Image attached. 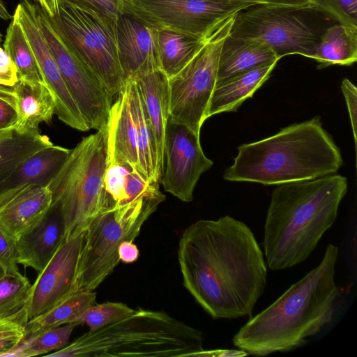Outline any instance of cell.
I'll use <instances>...</instances> for the list:
<instances>
[{
	"mask_svg": "<svg viewBox=\"0 0 357 357\" xmlns=\"http://www.w3.org/2000/svg\"><path fill=\"white\" fill-rule=\"evenodd\" d=\"M178 260L183 286L215 319L250 315L266 285L267 266L254 234L229 215L187 227Z\"/></svg>",
	"mask_w": 357,
	"mask_h": 357,
	"instance_id": "obj_1",
	"label": "cell"
},
{
	"mask_svg": "<svg viewBox=\"0 0 357 357\" xmlns=\"http://www.w3.org/2000/svg\"><path fill=\"white\" fill-rule=\"evenodd\" d=\"M338 248L328 244L320 264L234 335L239 349L257 356L287 352L306 343L331 323L339 289L335 282Z\"/></svg>",
	"mask_w": 357,
	"mask_h": 357,
	"instance_id": "obj_2",
	"label": "cell"
},
{
	"mask_svg": "<svg viewBox=\"0 0 357 357\" xmlns=\"http://www.w3.org/2000/svg\"><path fill=\"white\" fill-rule=\"evenodd\" d=\"M347 188V178L335 174L277 185L263 242L271 270L291 268L307 259L335 222Z\"/></svg>",
	"mask_w": 357,
	"mask_h": 357,
	"instance_id": "obj_3",
	"label": "cell"
},
{
	"mask_svg": "<svg viewBox=\"0 0 357 357\" xmlns=\"http://www.w3.org/2000/svg\"><path fill=\"white\" fill-rule=\"evenodd\" d=\"M342 164L339 148L323 128L320 116H316L239 146L223 178L279 185L333 174Z\"/></svg>",
	"mask_w": 357,
	"mask_h": 357,
	"instance_id": "obj_4",
	"label": "cell"
},
{
	"mask_svg": "<svg viewBox=\"0 0 357 357\" xmlns=\"http://www.w3.org/2000/svg\"><path fill=\"white\" fill-rule=\"evenodd\" d=\"M202 332L166 312L139 308L130 316L88 331L52 357H187L204 350Z\"/></svg>",
	"mask_w": 357,
	"mask_h": 357,
	"instance_id": "obj_5",
	"label": "cell"
},
{
	"mask_svg": "<svg viewBox=\"0 0 357 357\" xmlns=\"http://www.w3.org/2000/svg\"><path fill=\"white\" fill-rule=\"evenodd\" d=\"M107 161L105 124L71 149L48 184L52 202L59 203L62 208L66 239L84 231L91 220L107 209L104 177Z\"/></svg>",
	"mask_w": 357,
	"mask_h": 357,
	"instance_id": "obj_6",
	"label": "cell"
},
{
	"mask_svg": "<svg viewBox=\"0 0 357 357\" xmlns=\"http://www.w3.org/2000/svg\"><path fill=\"white\" fill-rule=\"evenodd\" d=\"M165 199L160 192L123 206L101 211L88 225L80 256L78 291H93L119 263L118 251L125 241H133L144 223Z\"/></svg>",
	"mask_w": 357,
	"mask_h": 357,
	"instance_id": "obj_7",
	"label": "cell"
},
{
	"mask_svg": "<svg viewBox=\"0 0 357 357\" xmlns=\"http://www.w3.org/2000/svg\"><path fill=\"white\" fill-rule=\"evenodd\" d=\"M324 15L311 4L252 5L235 13L229 35L261 42L272 48L280 59L290 54L312 59L327 28L319 23V17Z\"/></svg>",
	"mask_w": 357,
	"mask_h": 357,
	"instance_id": "obj_8",
	"label": "cell"
},
{
	"mask_svg": "<svg viewBox=\"0 0 357 357\" xmlns=\"http://www.w3.org/2000/svg\"><path fill=\"white\" fill-rule=\"evenodd\" d=\"M50 20L62 39L96 74L112 96L125 84L120 66L116 24L95 10L59 3Z\"/></svg>",
	"mask_w": 357,
	"mask_h": 357,
	"instance_id": "obj_9",
	"label": "cell"
},
{
	"mask_svg": "<svg viewBox=\"0 0 357 357\" xmlns=\"http://www.w3.org/2000/svg\"><path fill=\"white\" fill-rule=\"evenodd\" d=\"M234 14L206 39L190 61L169 78V117L200 135L207 119L210 99L217 82L219 57L229 34Z\"/></svg>",
	"mask_w": 357,
	"mask_h": 357,
	"instance_id": "obj_10",
	"label": "cell"
},
{
	"mask_svg": "<svg viewBox=\"0 0 357 357\" xmlns=\"http://www.w3.org/2000/svg\"><path fill=\"white\" fill-rule=\"evenodd\" d=\"M35 3L39 28L55 59L70 93L89 129L107 124L112 96L96 74L66 44L52 25L49 16Z\"/></svg>",
	"mask_w": 357,
	"mask_h": 357,
	"instance_id": "obj_11",
	"label": "cell"
},
{
	"mask_svg": "<svg viewBox=\"0 0 357 357\" xmlns=\"http://www.w3.org/2000/svg\"><path fill=\"white\" fill-rule=\"evenodd\" d=\"M123 12L157 29L206 40L233 14L248 6L208 0H121Z\"/></svg>",
	"mask_w": 357,
	"mask_h": 357,
	"instance_id": "obj_12",
	"label": "cell"
},
{
	"mask_svg": "<svg viewBox=\"0 0 357 357\" xmlns=\"http://www.w3.org/2000/svg\"><path fill=\"white\" fill-rule=\"evenodd\" d=\"M199 135L170 118L167 123L161 181L166 192L190 202L200 176L213 162L203 152Z\"/></svg>",
	"mask_w": 357,
	"mask_h": 357,
	"instance_id": "obj_13",
	"label": "cell"
},
{
	"mask_svg": "<svg viewBox=\"0 0 357 357\" xmlns=\"http://www.w3.org/2000/svg\"><path fill=\"white\" fill-rule=\"evenodd\" d=\"M85 231L65 239L38 273L28 301L29 320L45 314L78 291L77 273Z\"/></svg>",
	"mask_w": 357,
	"mask_h": 357,
	"instance_id": "obj_14",
	"label": "cell"
},
{
	"mask_svg": "<svg viewBox=\"0 0 357 357\" xmlns=\"http://www.w3.org/2000/svg\"><path fill=\"white\" fill-rule=\"evenodd\" d=\"M13 16L18 20L29 43L43 81L51 91L56 105V114L67 126L79 131L89 128L72 97L50 48L38 23L35 3L21 0Z\"/></svg>",
	"mask_w": 357,
	"mask_h": 357,
	"instance_id": "obj_15",
	"label": "cell"
},
{
	"mask_svg": "<svg viewBox=\"0 0 357 357\" xmlns=\"http://www.w3.org/2000/svg\"><path fill=\"white\" fill-rule=\"evenodd\" d=\"M118 57L123 79L160 70L158 29L123 12L116 24Z\"/></svg>",
	"mask_w": 357,
	"mask_h": 357,
	"instance_id": "obj_16",
	"label": "cell"
},
{
	"mask_svg": "<svg viewBox=\"0 0 357 357\" xmlns=\"http://www.w3.org/2000/svg\"><path fill=\"white\" fill-rule=\"evenodd\" d=\"M66 227L59 203L50 208L15 240L18 264L31 267L40 273L65 241Z\"/></svg>",
	"mask_w": 357,
	"mask_h": 357,
	"instance_id": "obj_17",
	"label": "cell"
},
{
	"mask_svg": "<svg viewBox=\"0 0 357 357\" xmlns=\"http://www.w3.org/2000/svg\"><path fill=\"white\" fill-rule=\"evenodd\" d=\"M52 202L47 185L24 184L0 192V229L15 243L43 215Z\"/></svg>",
	"mask_w": 357,
	"mask_h": 357,
	"instance_id": "obj_18",
	"label": "cell"
},
{
	"mask_svg": "<svg viewBox=\"0 0 357 357\" xmlns=\"http://www.w3.org/2000/svg\"><path fill=\"white\" fill-rule=\"evenodd\" d=\"M117 95L107 122L108 161L128 164L142 174L136 128L124 86Z\"/></svg>",
	"mask_w": 357,
	"mask_h": 357,
	"instance_id": "obj_19",
	"label": "cell"
},
{
	"mask_svg": "<svg viewBox=\"0 0 357 357\" xmlns=\"http://www.w3.org/2000/svg\"><path fill=\"white\" fill-rule=\"evenodd\" d=\"M132 79L140 91L151 124L158 164L162 173L165 136L169 117V78L161 70H157Z\"/></svg>",
	"mask_w": 357,
	"mask_h": 357,
	"instance_id": "obj_20",
	"label": "cell"
},
{
	"mask_svg": "<svg viewBox=\"0 0 357 357\" xmlns=\"http://www.w3.org/2000/svg\"><path fill=\"white\" fill-rule=\"evenodd\" d=\"M17 114L13 128L20 134H39V125L51 121L56 112L54 97L45 83L20 79L13 87Z\"/></svg>",
	"mask_w": 357,
	"mask_h": 357,
	"instance_id": "obj_21",
	"label": "cell"
},
{
	"mask_svg": "<svg viewBox=\"0 0 357 357\" xmlns=\"http://www.w3.org/2000/svg\"><path fill=\"white\" fill-rule=\"evenodd\" d=\"M279 59L267 45L229 34L221 48L216 84L249 70L277 63Z\"/></svg>",
	"mask_w": 357,
	"mask_h": 357,
	"instance_id": "obj_22",
	"label": "cell"
},
{
	"mask_svg": "<svg viewBox=\"0 0 357 357\" xmlns=\"http://www.w3.org/2000/svg\"><path fill=\"white\" fill-rule=\"evenodd\" d=\"M276 63L239 73L215 84L208 104L206 118L235 112L269 78Z\"/></svg>",
	"mask_w": 357,
	"mask_h": 357,
	"instance_id": "obj_23",
	"label": "cell"
},
{
	"mask_svg": "<svg viewBox=\"0 0 357 357\" xmlns=\"http://www.w3.org/2000/svg\"><path fill=\"white\" fill-rule=\"evenodd\" d=\"M71 149L52 144L21 162L0 182V192L24 184L47 186L58 173Z\"/></svg>",
	"mask_w": 357,
	"mask_h": 357,
	"instance_id": "obj_24",
	"label": "cell"
},
{
	"mask_svg": "<svg viewBox=\"0 0 357 357\" xmlns=\"http://www.w3.org/2000/svg\"><path fill=\"white\" fill-rule=\"evenodd\" d=\"M124 86L137 132L141 172L149 182L160 184L162 173L158 164L154 134L142 97L133 79H128Z\"/></svg>",
	"mask_w": 357,
	"mask_h": 357,
	"instance_id": "obj_25",
	"label": "cell"
},
{
	"mask_svg": "<svg viewBox=\"0 0 357 357\" xmlns=\"http://www.w3.org/2000/svg\"><path fill=\"white\" fill-rule=\"evenodd\" d=\"M158 188L130 165L107 161L104 177L107 209L128 204L151 195Z\"/></svg>",
	"mask_w": 357,
	"mask_h": 357,
	"instance_id": "obj_26",
	"label": "cell"
},
{
	"mask_svg": "<svg viewBox=\"0 0 357 357\" xmlns=\"http://www.w3.org/2000/svg\"><path fill=\"white\" fill-rule=\"evenodd\" d=\"M321 69L332 65L350 66L357 60V28L340 23L328 26L312 57Z\"/></svg>",
	"mask_w": 357,
	"mask_h": 357,
	"instance_id": "obj_27",
	"label": "cell"
},
{
	"mask_svg": "<svg viewBox=\"0 0 357 357\" xmlns=\"http://www.w3.org/2000/svg\"><path fill=\"white\" fill-rule=\"evenodd\" d=\"M96 298L93 291L75 292L45 314L29 320L24 325L22 340H30L47 330L73 323L87 307L96 303Z\"/></svg>",
	"mask_w": 357,
	"mask_h": 357,
	"instance_id": "obj_28",
	"label": "cell"
},
{
	"mask_svg": "<svg viewBox=\"0 0 357 357\" xmlns=\"http://www.w3.org/2000/svg\"><path fill=\"white\" fill-rule=\"evenodd\" d=\"M206 40L168 29H158L160 70L170 78L195 56Z\"/></svg>",
	"mask_w": 357,
	"mask_h": 357,
	"instance_id": "obj_29",
	"label": "cell"
},
{
	"mask_svg": "<svg viewBox=\"0 0 357 357\" xmlns=\"http://www.w3.org/2000/svg\"><path fill=\"white\" fill-rule=\"evenodd\" d=\"M53 144L46 135H22L13 127L0 130V182L23 160Z\"/></svg>",
	"mask_w": 357,
	"mask_h": 357,
	"instance_id": "obj_30",
	"label": "cell"
},
{
	"mask_svg": "<svg viewBox=\"0 0 357 357\" xmlns=\"http://www.w3.org/2000/svg\"><path fill=\"white\" fill-rule=\"evenodd\" d=\"M3 49L15 64L20 79L45 83L29 43L13 15L6 30Z\"/></svg>",
	"mask_w": 357,
	"mask_h": 357,
	"instance_id": "obj_31",
	"label": "cell"
},
{
	"mask_svg": "<svg viewBox=\"0 0 357 357\" xmlns=\"http://www.w3.org/2000/svg\"><path fill=\"white\" fill-rule=\"evenodd\" d=\"M32 284L24 276L6 273L0 280V319L29 321L28 301Z\"/></svg>",
	"mask_w": 357,
	"mask_h": 357,
	"instance_id": "obj_32",
	"label": "cell"
},
{
	"mask_svg": "<svg viewBox=\"0 0 357 357\" xmlns=\"http://www.w3.org/2000/svg\"><path fill=\"white\" fill-rule=\"evenodd\" d=\"M77 323H68L47 330L36 337L20 340L8 351L10 357H31L46 355L64 348L69 344L70 337Z\"/></svg>",
	"mask_w": 357,
	"mask_h": 357,
	"instance_id": "obj_33",
	"label": "cell"
},
{
	"mask_svg": "<svg viewBox=\"0 0 357 357\" xmlns=\"http://www.w3.org/2000/svg\"><path fill=\"white\" fill-rule=\"evenodd\" d=\"M134 311L126 304L119 302L95 303L87 307L73 322L78 325L86 324L89 331H95L130 316Z\"/></svg>",
	"mask_w": 357,
	"mask_h": 357,
	"instance_id": "obj_34",
	"label": "cell"
},
{
	"mask_svg": "<svg viewBox=\"0 0 357 357\" xmlns=\"http://www.w3.org/2000/svg\"><path fill=\"white\" fill-rule=\"evenodd\" d=\"M311 5L338 23L357 28V0H312Z\"/></svg>",
	"mask_w": 357,
	"mask_h": 357,
	"instance_id": "obj_35",
	"label": "cell"
},
{
	"mask_svg": "<svg viewBox=\"0 0 357 357\" xmlns=\"http://www.w3.org/2000/svg\"><path fill=\"white\" fill-rule=\"evenodd\" d=\"M59 3L92 9L114 22L123 13L121 0H58Z\"/></svg>",
	"mask_w": 357,
	"mask_h": 357,
	"instance_id": "obj_36",
	"label": "cell"
},
{
	"mask_svg": "<svg viewBox=\"0 0 357 357\" xmlns=\"http://www.w3.org/2000/svg\"><path fill=\"white\" fill-rule=\"evenodd\" d=\"M0 265L6 273L22 275L17 261V251L14 243L0 229Z\"/></svg>",
	"mask_w": 357,
	"mask_h": 357,
	"instance_id": "obj_37",
	"label": "cell"
},
{
	"mask_svg": "<svg viewBox=\"0 0 357 357\" xmlns=\"http://www.w3.org/2000/svg\"><path fill=\"white\" fill-rule=\"evenodd\" d=\"M341 90L344 97L349 114L355 147L357 142V89L347 78L342 80Z\"/></svg>",
	"mask_w": 357,
	"mask_h": 357,
	"instance_id": "obj_38",
	"label": "cell"
},
{
	"mask_svg": "<svg viewBox=\"0 0 357 357\" xmlns=\"http://www.w3.org/2000/svg\"><path fill=\"white\" fill-rule=\"evenodd\" d=\"M18 80L15 64L5 50L0 46V85L14 87Z\"/></svg>",
	"mask_w": 357,
	"mask_h": 357,
	"instance_id": "obj_39",
	"label": "cell"
},
{
	"mask_svg": "<svg viewBox=\"0 0 357 357\" xmlns=\"http://www.w3.org/2000/svg\"><path fill=\"white\" fill-rule=\"evenodd\" d=\"M224 4H241L250 6L252 5L305 6L311 4L312 0H208Z\"/></svg>",
	"mask_w": 357,
	"mask_h": 357,
	"instance_id": "obj_40",
	"label": "cell"
},
{
	"mask_svg": "<svg viewBox=\"0 0 357 357\" xmlns=\"http://www.w3.org/2000/svg\"><path fill=\"white\" fill-rule=\"evenodd\" d=\"M27 320L22 319H0V339L21 337L24 335V327Z\"/></svg>",
	"mask_w": 357,
	"mask_h": 357,
	"instance_id": "obj_41",
	"label": "cell"
},
{
	"mask_svg": "<svg viewBox=\"0 0 357 357\" xmlns=\"http://www.w3.org/2000/svg\"><path fill=\"white\" fill-rule=\"evenodd\" d=\"M17 119L15 107L0 98V130L13 127Z\"/></svg>",
	"mask_w": 357,
	"mask_h": 357,
	"instance_id": "obj_42",
	"label": "cell"
},
{
	"mask_svg": "<svg viewBox=\"0 0 357 357\" xmlns=\"http://www.w3.org/2000/svg\"><path fill=\"white\" fill-rule=\"evenodd\" d=\"M118 255L120 261L126 264H130L138 259L139 252L133 241H125L120 245Z\"/></svg>",
	"mask_w": 357,
	"mask_h": 357,
	"instance_id": "obj_43",
	"label": "cell"
},
{
	"mask_svg": "<svg viewBox=\"0 0 357 357\" xmlns=\"http://www.w3.org/2000/svg\"><path fill=\"white\" fill-rule=\"evenodd\" d=\"M248 354L241 349L233 350V349H216L211 351H202L195 355V356H248Z\"/></svg>",
	"mask_w": 357,
	"mask_h": 357,
	"instance_id": "obj_44",
	"label": "cell"
},
{
	"mask_svg": "<svg viewBox=\"0 0 357 357\" xmlns=\"http://www.w3.org/2000/svg\"><path fill=\"white\" fill-rule=\"evenodd\" d=\"M50 17H54L58 13V0H34Z\"/></svg>",
	"mask_w": 357,
	"mask_h": 357,
	"instance_id": "obj_45",
	"label": "cell"
},
{
	"mask_svg": "<svg viewBox=\"0 0 357 357\" xmlns=\"http://www.w3.org/2000/svg\"><path fill=\"white\" fill-rule=\"evenodd\" d=\"M22 339L21 337L0 339V356L1 354L13 348Z\"/></svg>",
	"mask_w": 357,
	"mask_h": 357,
	"instance_id": "obj_46",
	"label": "cell"
},
{
	"mask_svg": "<svg viewBox=\"0 0 357 357\" xmlns=\"http://www.w3.org/2000/svg\"><path fill=\"white\" fill-rule=\"evenodd\" d=\"M0 98L3 99L15 107V96L13 87L0 85Z\"/></svg>",
	"mask_w": 357,
	"mask_h": 357,
	"instance_id": "obj_47",
	"label": "cell"
},
{
	"mask_svg": "<svg viewBox=\"0 0 357 357\" xmlns=\"http://www.w3.org/2000/svg\"><path fill=\"white\" fill-rule=\"evenodd\" d=\"M0 17L7 20L13 18V16L8 13L2 0H0Z\"/></svg>",
	"mask_w": 357,
	"mask_h": 357,
	"instance_id": "obj_48",
	"label": "cell"
},
{
	"mask_svg": "<svg viewBox=\"0 0 357 357\" xmlns=\"http://www.w3.org/2000/svg\"><path fill=\"white\" fill-rule=\"evenodd\" d=\"M6 271L4 268L0 265V280L1 278L6 274Z\"/></svg>",
	"mask_w": 357,
	"mask_h": 357,
	"instance_id": "obj_49",
	"label": "cell"
},
{
	"mask_svg": "<svg viewBox=\"0 0 357 357\" xmlns=\"http://www.w3.org/2000/svg\"><path fill=\"white\" fill-rule=\"evenodd\" d=\"M2 37H3V36H2V34H1V33L0 32V43H1V40H2Z\"/></svg>",
	"mask_w": 357,
	"mask_h": 357,
	"instance_id": "obj_50",
	"label": "cell"
}]
</instances>
